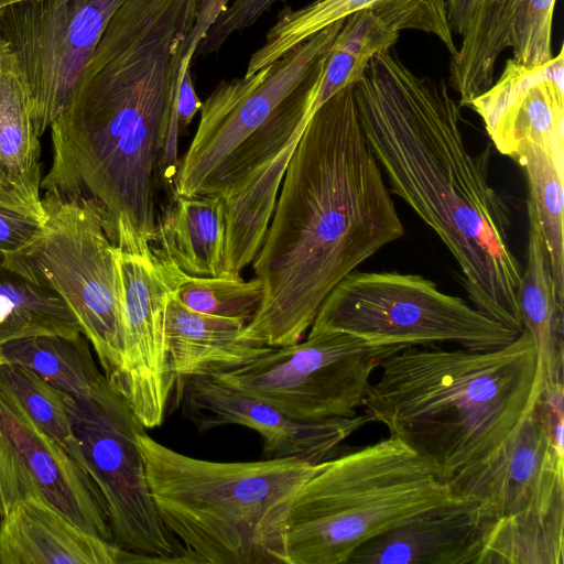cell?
Returning a JSON list of instances; mask_svg holds the SVG:
<instances>
[{
	"label": "cell",
	"mask_w": 564,
	"mask_h": 564,
	"mask_svg": "<svg viewBox=\"0 0 564 564\" xmlns=\"http://www.w3.org/2000/svg\"><path fill=\"white\" fill-rule=\"evenodd\" d=\"M199 0H124L52 123L42 198L93 204L113 242L119 220L150 243L154 177Z\"/></svg>",
	"instance_id": "1"
},
{
	"label": "cell",
	"mask_w": 564,
	"mask_h": 564,
	"mask_svg": "<svg viewBox=\"0 0 564 564\" xmlns=\"http://www.w3.org/2000/svg\"><path fill=\"white\" fill-rule=\"evenodd\" d=\"M354 96L390 192L445 245L473 305L521 333L522 267L510 245L511 208L490 182L494 147L473 153L447 84L415 74L392 48L370 58Z\"/></svg>",
	"instance_id": "2"
},
{
	"label": "cell",
	"mask_w": 564,
	"mask_h": 564,
	"mask_svg": "<svg viewBox=\"0 0 564 564\" xmlns=\"http://www.w3.org/2000/svg\"><path fill=\"white\" fill-rule=\"evenodd\" d=\"M403 235L346 86L311 116L291 155L252 261L262 299L243 335L269 347L300 341L330 291Z\"/></svg>",
	"instance_id": "3"
},
{
	"label": "cell",
	"mask_w": 564,
	"mask_h": 564,
	"mask_svg": "<svg viewBox=\"0 0 564 564\" xmlns=\"http://www.w3.org/2000/svg\"><path fill=\"white\" fill-rule=\"evenodd\" d=\"M365 413L447 481L501 445L534 406L541 361L527 329L489 350L406 347L380 365Z\"/></svg>",
	"instance_id": "4"
},
{
	"label": "cell",
	"mask_w": 564,
	"mask_h": 564,
	"mask_svg": "<svg viewBox=\"0 0 564 564\" xmlns=\"http://www.w3.org/2000/svg\"><path fill=\"white\" fill-rule=\"evenodd\" d=\"M156 512L197 562L290 564L291 508L319 464L296 458L223 463L138 435Z\"/></svg>",
	"instance_id": "5"
},
{
	"label": "cell",
	"mask_w": 564,
	"mask_h": 564,
	"mask_svg": "<svg viewBox=\"0 0 564 564\" xmlns=\"http://www.w3.org/2000/svg\"><path fill=\"white\" fill-rule=\"evenodd\" d=\"M451 499L447 484L395 437L334 456L294 499L290 564H347L367 541Z\"/></svg>",
	"instance_id": "6"
},
{
	"label": "cell",
	"mask_w": 564,
	"mask_h": 564,
	"mask_svg": "<svg viewBox=\"0 0 564 564\" xmlns=\"http://www.w3.org/2000/svg\"><path fill=\"white\" fill-rule=\"evenodd\" d=\"M40 230L3 262L54 291L74 313L106 378L116 386L124 355L123 297L117 247L87 202L42 198Z\"/></svg>",
	"instance_id": "7"
},
{
	"label": "cell",
	"mask_w": 564,
	"mask_h": 564,
	"mask_svg": "<svg viewBox=\"0 0 564 564\" xmlns=\"http://www.w3.org/2000/svg\"><path fill=\"white\" fill-rule=\"evenodd\" d=\"M341 332L377 344L454 343L489 350L520 334L420 274L352 271L326 296L308 334Z\"/></svg>",
	"instance_id": "8"
},
{
	"label": "cell",
	"mask_w": 564,
	"mask_h": 564,
	"mask_svg": "<svg viewBox=\"0 0 564 564\" xmlns=\"http://www.w3.org/2000/svg\"><path fill=\"white\" fill-rule=\"evenodd\" d=\"M341 332L307 334L303 341L270 347L253 361L212 378L302 422L357 415L382 361L406 348Z\"/></svg>",
	"instance_id": "9"
},
{
	"label": "cell",
	"mask_w": 564,
	"mask_h": 564,
	"mask_svg": "<svg viewBox=\"0 0 564 564\" xmlns=\"http://www.w3.org/2000/svg\"><path fill=\"white\" fill-rule=\"evenodd\" d=\"M87 470L107 506L112 541L152 563H191L162 523L138 444L145 427L106 378L86 398L65 394Z\"/></svg>",
	"instance_id": "10"
},
{
	"label": "cell",
	"mask_w": 564,
	"mask_h": 564,
	"mask_svg": "<svg viewBox=\"0 0 564 564\" xmlns=\"http://www.w3.org/2000/svg\"><path fill=\"white\" fill-rule=\"evenodd\" d=\"M338 20L253 74L223 80L202 102L195 135L180 160L177 194L213 195L235 151L325 63L344 25Z\"/></svg>",
	"instance_id": "11"
},
{
	"label": "cell",
	"mask_w": 564,
	"mask_h": 564,
	"mask_svg": "<svg viewBox=\"0 0 564 564\" xmlns=\"http://www.w3.org/2000/svg\"><path fill=\"white\" fill-rule=\"evenodd\" d=\"M124 0H21L0 11V41L31 96L39 138L68 106L110 19Z\"/></svg>",
	"instance_id": "12"
},
{
	"label": "cell",
	"mask_w": 564,
	"mask_h": 564,
	"mask_svg": "<svg viewBox=\"0 0 564 564\" xmlns=\"http://www.w3.org/2000/svg\"><path fill=\"white\" fill-rule=\"evenodd\" d=\"M123 297L124 355L115 386L145 429L160 426L175 377L165 336L167 299L177 267L159 258L151 243L124 220L113 230Z\"/></svg>",
	"instance_id": "13"
},
{
	"label": "cell",
	"mask_w": 564,
	"mask_h": 564,
	"mask_svg": "<svg viewBox=\"0 0 564 564\" xmlns=\"http://www.w3.org/2000/svg\"><path fill=\"white\" fill-rule=\"evenodd\" d=\"M28 498L48 502L84 530L113 542L94 479L0 388V517Z\"/></svg>",
	"instance_id": "14"
},
{
	"label": "cell",
	"mask_w": 564,
	"mask_h": 564,
	"mask_svg": "<svg viewBox=\"0 0 564 564\" xmlns=\"http://www.w3.org/2000/svg\"><path fill=\"white\" fill-rule=\"evenodd\" d=\"M446 484L453 498L479 502L490 523L564 502V452L539 400L501 445Z\"/></svg>",
	"instance_id": "15"
},
{
	"label": "cell",
	"mask_w": 564,
	"mask_h": 564,
	"mask_svg": "<svg viewBox=\"0 0 564 564\" xmlns=\"http://www.w3.org/2000/svg\"><path fill=\"white\" fill-rule=\"evenodd\" d=\"M177 387L183 414L199 432L229 424L247 426L261 435L263 456L268 459L296 458L319 464L336 456L346 438L373 422L367 413L316 422L296 421L212 377H193Z\"/></svg>",
	"instance_id": "16"
},
{
	"label": "cell",
	"mask_w": 564,
	"mask_h": 564,
	"mask_svg": "<svg viewBox=\"0 0 564 564\" xmlns=\"http://www.w3.org/2000/svg\"><path fill=\"white\" fill-rule=\"evenodd\" d=\"M492 147L516 159L525 142L564 143V50L541 65L508 58L498 79L469 106Z\"/></svg>",
	"instance_id": "17"
},
{
	"label": "cell",
	"mask_w": 564,
	"mask_h": 564,
	"mask_svg": "<svg viewBox=\"0 0 564 564\" xmlns=\"http://www.w3.org/2000/svg\"><path fill=\"white\" fill-rule=\"evenodd\" d=\"M556 0H481L478 12L452 55L449 85L459 105L469 102L494 83L501 53L511 48L516 61L541 65L550 61Z\"/></svg>",
	"instance_id": "18"
},
{
	"label": "cell",
	"mask_w": 564,
	"mask_h": 564,
	"mask_svg": "<svg viewBox=\"0 0 564 564\" xmlns=\"http://www.w3.org/2000/svg\"><path fill=\"white\" fill-rule=\"evenodd\" d=\"M489 524L479 502L453 498L367 541L347 564H476Z\"/></svg>",
	"instance_id": "19"
},
{
	"label": "cell",
	"mask_w": 564,
	"mask_h": 564,
	"mask_svg": "<svg viewBox=\"0 0 564 564\" xmlns=\"http://www.w3.org/2000/svg\"><path fill=\"white\" fill-rule=\"evenodd\" d=\"M148 556L94 535L40 498L17 502L1 518L0 564H132Z\"/></svg>",
	"instance_id": "20"
},
{
	"label": "cell",
	"mask_w": 564,
	"mask_h": 564,
	"mask_svg": "<svg viewBox=\"0 0 564 564\" xmlns=\"http://www.w3.org/2000/svg\"><path fill=\"white\" fill-rule=\"evenodd\" d=\"M360 10L372 11L398 32L417 30L433 34L451 55L457 51L445 0H314L302 8L288 7L280 12L262 46L251 55L245 75L275 62L317 32Z\"/></svg>",
	"instance_id": "21"
},
{
	"label": "cell",
	"mask_w": 564,
	"mask_h": 564,
	"mask_svg": "<svg viewBox=\"0 0 564 564\" xmlns=\"http://www.w3.org/2000/svg\"><path fill=\"white\" fill-rule=\"evenodd\" d=\"M247 324L240 318L195 312L172 291L165 336L175 386L193 377H214L238 369L263 355L270 347L247 338Z\"/></svg>",
	"instance_id": "22"
},
{
	"label": "cell",
	"mask_w": 564,
	"mask_h": 564,
	"mask_svg": "<svg viewBox=\"0 0 564 564\" xmlns=\"http://www.w3.org/2000/svg\"><path fill=\"white\" fill-rule=\"evenodd\" d=\"M41 144L31 96L9 47L0 41V199L45 216Z\"/></svg>",
	"instance_id": "23"
},
{
	"label": "cell",
	"mask_w": 564,
	"mask_h": 564,
	"mask_svg": "<svg viewBox=\"0 0 564 564\" xmlns=\"http://www.w3.org/2000/svg\"><path fill=\"white\" fill-rule=\"evenodd\" d=\"M299 139L291 141L272 160L247 173L217 195L224 215V258L219 275L241 278V271L258 254Z\"/></svg>",
	"instance_id": "24"
},
{
	"label": "cell",
	"mask_w": 564,
	"mask_h": 564,
	"mask_svg": "<svg viewBox=\"0 0 564 564\" xmlns=\"http://www.w3.org/2000/svg\"><path fill=\"white\" fill-rule=\"evenodd\" d=\"M154 253L192 276H218L224 258V215L217 195L171 197L156 216Z\"/></svg>",
	"instance_id": "25"
},
{
	"label": "cell",
	"mask_w": 564,
	"mask_h": 564,
	"mask_svg": "<svg viewBox=\"0 0 564 564\" xmlns=\"http://www.w3.org/2000/svg\"><path fill=\"white\" fill-rule=\"evenodd\" d=\"M527 212L528 257L517 299L523 328L531 335L541 361L542 390H546L563 386L564 301L557 295L549 253L530 199Z\"/></svg>",
	"instance_id": "26"
},
{
	"label": "cell",
	"mask_w": 564,
	"mask_h": 564,
	"mask_svg": "<svg viewBox=\"0 0 564 564\" xmlns=\"http://www.w3.org/2000/svg\"><path fill=\"white\" fill-rule=\"evenodd\" d=\"M564 502L492 521L476 564H563Z\"/></svg>",
	"instance_id": "27"
},
{
	"label": "cell",
	"mask_w": 564,
	"mask_h": 564,
	"mask_svg": "<svg viewBox=\"0 0 564 564\" xmlns=\"http://www.w3.org/2000/svg\"><path fill=\"white\" fill-rule=\"evenodd\" d=\"M1 358L2 364L31 369L57 390L77 399L88 397L105 377L83 333L14 339L1 347Z\"/></svg>",
	"instance_id": "28"
},
{
	"label": "cell",
	"mask_w": 564,
	"mask_h": 564,
	"mask_svg": "<svg viewBox=\"0 0 564 564\" xmlns=\"http://www.w3.org/2000/svg\"><path fill=\"white\" fill-rule=\"evenodd\" d=\"M82 328L67 304L3 262L0 251V365L1 347L11 340L39 335L77 336Z\"/></svg>",
	"instance_id": "29"
},
{
	"label": "cell",
	"mask_w": 564,
	"mask_h": 564,
	"mask_svg": "<svg viewBox=\"0 0 564 564\" xmlns=\"http://www.w3.org/2000/svg\"><path fill=\"white\" fill-rule=\"evenodd\" d=\"M514 161L527 175L555 289L564 301V143L525 142Z\"/></svg>",
	"instance_id": "30"
},
{
	"label": "cell",
	"mask_w": 564,
	"mask_h": 564,
	"mask_svg": "<svg viewBox=\"0 0 564 564\" xmlns=\"http://www.w3.org/2000/svg\"><path fill=\"white\" fill-rule=\"evenodd\" d=\"M0 388L10 394L30 419L88 473L74 434L65 393L31 369L13 364L0 365Z\"/></svg>",
	"instance_id": "31"
},
{
	"label": "cell",
	"mask_w": 564,
	"mask_h": 564,
	"mask_svg": "<svg viewBox=\"0 0 564 564\" xmlns=\"http://www.w3.org/2000/svg\"><path fill=\"white\" fill-rule=\"evenodd\" d=\"M174 293L195 312L249 323L261 302L262 285L257 278L192 276L177 269Z\"/></svg>",
	"instance_id": "32"
},
{
	"label": "cell",
	"mask_w": 564,
	"mask_h": 564,
	"mask_svg": "<svg viewBox=\"0 0 564 564\" xmlns=\"http://www.w3.org/2000/svg\"><path fill=\"white\" fill-rule=\"evenodd\" d=\"M399 33L372 11L360 10L345 19L334 42L369 62L378 53L392 48Z\"/></svg>",
	"instance_id": "33"
},
{
	"label": "cell",
	"mask_w": 564,
	"mask_h": 564,
	"mask_svg": "<svg viewBox=\"0 0 564 564\" xmlns=\"http://www.w3.org/2000/svg\"><path fill=\"white\" fill-rule=\"evenodd\" d=\"M279 0H234L210 25L196 48V54L217 52L235 32L253 25Z\"/></svg>",
	"instance_id": "34"
},
{
	"label": "cell",
	"mask_w": 564,
	"mask_h": 564,
	"mask_svg": "<svg viewBox=\"0 0 564 564\" xmlns=\"http://www.w3.org/2000/svg\"><path fill=\"white\" fill-rule=\"evenodd\" d=\"M368 63L333 42L313 99L312 115L337 91L358 83Z\"/></svg>",
	"instance_id": "35"
},
{
	"label": "cell",
	"mask_w": 564,
	"mask_h": 564,
	"mask_svg": "<svg viewBox=\"0 0 564 564\" xmlns=\"http://www.w3.org/2000/svg\"><path fill=\"white\" fill-rule=\"evenodd\" d=\"M45 216L0 199V251L22 248L41 228Z\"/></svg>",
	"instance_id": "36"
},
{
	"label": "cell",
	"mask_w": 564,
	"mask_h": 564,
	"mask_svg": "<svg viewBox=\"0 0 564 564\" xmlns=\"http://www.w3.org/2000/svg\"><path fill=\"white\" fill-rule=\"evenodd\" d=\"M229 0H199L197 6L196 20L193 30L186 41L183 56L178 68V77L189 68L195 56L196 48L205 37L206 32L215 22L218 15L226 9Z\"/></svg>",
	"instance_id": "37"
},
{
	"label": "cell",
	"mask_w": 564,
	"mask_h": 564,
	"mask_svg": "<svg viewBox=\"0 0 564 564\" xmlns=\"http://www.w3.org/2000/svg\"><path fill=\"white\" fill-rule=\"evenodd\" d=\"M173 107L178 119L181 131H183L192 122L193 118L202 107V101L194 89L191 68H187L181 77L176 88Z\"/></svg>",
	"instance_id": "38"
},
{
	"label": "cell",
	"mask_w": 564,
	"mask_h": 564,
	"mask_svg": "<svg viewBox=\"0 0 564 564\" xmlns=\"http://www.w3.org/2000/svg\"><path fill=\"white\" fill-rule=\"evenodd\" d=\"M448 22L453 33L463 37L469 30L481 0H445Z\"/></svg>",
	"instance_id": "39"
},
{
	"label": "cell",
	"mask_w": 564,
	"mask_h": 564,
	"mask_svg": "<svg viewBox=\"0 0 564 564\" xmlns=\"http://www.w3.org/2000/svg\"><path fill=\"white\" fill-rule=\"evenodd\" d=\"M0 522H1V517H0Z\"/></svg>",
	"instance_id": "40"
}]
</instances>
